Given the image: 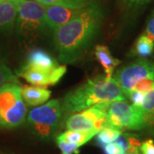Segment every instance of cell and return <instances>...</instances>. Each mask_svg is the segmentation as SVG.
Wrapping results in <instances>:
<instances>
[{
	"instance_id": "obj_1",
	"label": "cell",
	"mask_w": 154,
	"mask_h": 154,
	"mask_svg": "<svg viewBox=\"0 0 154 154\" xmlns=\"http://www.w3.org/2000/svg\"><path fill=\"white\" fill-rule=\"evenodd\" d=\"M102 20V9L99 4L94 2L54 30L58 61L63 63H71L79 59L98 35Z\"/></svg>"
},
{
	"instance_id": "obj_2",
	"label": "cell",
	"mask_w": 154,
	"mask_h": 154,
	"mask_svg": "<svg viewBox=\"0 0 154 154\" xmlns=\"http://www.w3.org/2000/svg\"><path fill=\"white\" fill-rule=\"evenodd\" d=\"M126 97L115 78L97 75L70 91L63 100L64 113H76L95 105L125 100Z\"/></svg>"
},
{
	"instance_id": "obj_3",
	"label": "cell",
	"mask_w": 154,
	"mask_h": 154,
	"mask_svg": "<svg viewBox=\"0 0 154 154\" xmlns=\"http://www.w3.org/2000/svg\"><path fill=\"white\" fill-rule=\"evenodd\" d=\"M15 25L18 34L29 41L50 29L43 5L35 0H18V12Z\"/></svg>"
},
{
	"instance_id": "obj_4",
	"label": "cell",
	"mask_w": 154,
	"mask_h": 154,
	"mask_svg": "<svg viewBox=\"0 0 154 154\" xmlns=\"http://www.w3.org/2000/svg\"><path fill=\"white\" fill-rule=\"evenodd\" d=\"M21 90L15 82L6 83L0 88V128H17L25 121L27 106Z\"/></svg>"
},
{
	"instance_id": "obj_5",
	"label": "cell",
	"mask_w": 154,
	"mask_h": 154,
	"mask_svg": "<svg viewBox=\"0 0 154 154\" xmlns=\"http://www.w3.org/2000/svg\"><path fill=\"white\" fill-rule=\"evenodd\" d=\"M63 113L62 101L52 99L30 110L28 122L38 138L47 140L57 131Z\"/></svg>"
},
{
	"instance_id": "obj_6",
	"label": "cell",
	"mask_w": 154,
	"mask_h": 154,
	"mask_svg": "<svg viewBox=\"0 0 154 154\" xmlns=\"http://www.w3.org/2000/svg\"><path fill=\"white\" fill-rule=\"evenodd\" d=\"M108 125L117 130H140L145 128L140 107L130 105L125 100L107 104Z\"/></svg>"
},
{
	"instance_id": "obj_7",
	"label": "cell",
	"mask_w": 154,
	"mask_h": 154,
	"mask_svg": "<svg viewBox=\"0 0 154 154\" xmlns=\"http://www.w3.org/2000/svg\"><path fill=\"white\" fill-rule=\"evenodd\" d=\"M108 103L95 105L69 116L65 122L68 130L98 131L108 125L106 106Z\"/></svg>"
},
{
	"instance_id": "obj_8",
	"label": "cell",
	"mask_w": 154,
	"mask_h": 154,
	"mask_svg": "<svg viewBox=\"0 0 154 154\" xmlns=\"http://www.w3.org/2000/svg\"><path fill=\"white\" fill-rule=\"evenodd\" d=\"M114 78L120 85L125 97H128L139 81L145 78L154 80L153 64L146 59H140L119 69Z\"/></svg>"
},
{
	"instance_id": "obj_9",
	"label": "cell",
	"mask_w": 154,
	"mask_h": 154,
	"mask_svg": "<svg viewBox=\"0 0 154 154\" xmlns=\"http://www.w3.org/2000/svg\"><path fill=\"white\" fill-rule=\"evenodd\" d=\"M66 71L67 68L64 64H59L52 70H45L24 65L19 75L33 86L46 88L56 85L65 75Z\"/></svg>"
},
{
	"instance_id": "obj_10",
	"label": "cell",
	"mask_w": 154,
	"mask_h": 154,
	"mask_svg": "<svg viewBox=\"0 0 154 154\" xmlns=\"http://www.w3.org/2000/svg\"><path fill=\"white\" fill-rule=\"evenodd\" d=\"M45 20L51 30L54 31L60 26L71 20L83 8H74L57 5H42ZM85 8V7H84Z\"/></svg>"
},
{
	"instance_id": "obj_11",
	"label": "cell",
	"mask_w": 154,
	"mask_h": 154,
	"mask_svg": "<svg viewBox=\"0 0 154 154\" xmlns=\"http://www.w3.org/2000/svg\"><path fill=\"white\" fill-rule=\"evenodd\" d=\"M18 0H4L0 3V32H11L17 21Z\"/></svg>"
},
{
	"instance_id": "obj_12",
	"label": "cell",
	"mask_w": 154,
	"mask_h": 154,
	"mask_svg": "<svg viewBox=\"0 0 154 154\" xmlns=\"http://www.w3.org/2000/svg\"><path fill=\"white\" fill-rule=\"evenodd\" d=\"M59 65L57 61L48 52L40 48L31 50L27 56V63L25 66L33 67L45 70H52Z\"/></svg>"
},
{
	"instance_id": "obj_13",
	"label": "cell",
	"mask_w": 154,
	"mask_h": 154,
	"mask_svg": "<svg viewBox=\"0 0 154 154\" xmlns=\"http://www.w3.org/2000/svg\"><path fill=\"white\" fill-rule=\"evenodd\" d=\"M24 103L29 106H39L45 104L50 99L51 92L46 88L25 85L21 90Z\"/></svg>"
},
{
	"instance_id": "obj_14",
	"label": "cell",
	"mask_w": 154,
	"mask_h": 154,
	"mask_svg": "<svg viewBox=\"0 0 154 154\" xmlns=\"http://www.w3.org/2000/svg\"><path fill=\"white\" fill-rule=\"evenodd\" d=\"M94 54L99 62V63L101 64V66L103 67L105 70V76L111 78L115 68L120 63L121 61L113 57L110 53L109 48L104 45H96Z\"/></svg>"
},
{
	"instance_id": "obj_15",
	"label": "cell",
	"mask_w": 154,
	"mask_h": 154,
	"mask_svg": "<svg viewBox=\"0 0 154 154\" xmlns=\"http://www.w3.org/2000/svg\"><path fill=\"white\" fill-rule=\"evenodd\" d=\"M98 131H73L68 130L62 133L57 137V140H61L68 143L75 144L78 146H82L94 137Z\"/></svg>"
},
{
	"instance_id": "obj_16",
	"label": "cell",
	"mask_w": 154,
	"mask_h": 154,
	"mask_svg": "<svg viewBox=\"0 0 154 154\" xmlns=\"http://www.w3.org/2000/svg\"><path fill=\"white\" fill-rule=\"evenodd\" d=\"M140 108L145 128L154 129V85L148 93L145 94L143 105Z\"/></svg>"
},
{
	"instance_id": "obj_17",
	"label": "cell",
	"mask_w": 154,
	"mask_h": 154,
	"mask_svg": "<svg viewBox=\"0 0 154 154\" xmlns=\"http://www.w3.org/2000/svg\"><path fill=\"white\" fill-rule=\"evenodd\" d=\"M153 50L154 41L143 33L135 41L133 48V55L146 57L153 52Z\"/></svg>"
},
{
	"instance_id": "obj_18",
	"label": "cell",
	"mask_w": 154,
	"mask_h": 154,
	"mask_svg": "<svg viewBox=\"0 0 154 154\" xmlns=\"http://www.w3.org/2000/svg\"><path fill=\"white\" fill-rule=\"evenodd\" d=\"M122 131L117 130L114 128L110 126L105 127L104 128L100 129L97 135V141L100 146L104 147L108 144L115 142L118 138L121 136Z\"/></svg>"
},
{
	"instance_id": "obj_19",
	"label": "cell",
	"mask_w": 154,
	"mask_h": 154,
	"mask_svg": "<svg viewBox=\"0 0 154 154\" xmlns=\"http://www.w3.org/2000/svg\"><path fill=\"white\" fill-rule=\"evenodd\" d=\"M41 5H57L74 8H84L95 2L94 0H35Z\"/></svg>"
},
{
	"instance_id": "obj_20",
	"label": "cell",
	"mask_w": 154,
	"mask_h": 154,
	"mask_svg": "<svg viewBox=\"0 0 154 154\" xmlns=\"http://www.w3.org/2000/svg\"><path fill=\"white\" fill-rule=\"evenodd\" d=\"M9 82H17V78L4 63H0V88Z\"/></svg>"
},
{
	"instance_id": "obj_21",
	"label": "cell",
	"mask_w": 154,
	"mask_h": 154,
	"mask_svg": "<svg viewBox=\"0 0 154 154\" xmlns=\"http://www.w3.org/2000/svg\"><path fill=\"white\" fill-rule=\"evenodd\" d=\"M154 85V80L153 79H151V78H145V79H142L140 81H139L134 88V90L137 91V92H140L141 94H146V93H148L149 91L152 88Z\"/></svg>"
},
{
	"instance_id": "obj_22",
	"label": "cell",
	"mask_w": 154,
	"mask_h": 154,
	"mask_svg": "<svg viewBox=\"0 0 154 154\" xmlns=\"http://www.w3.org/2000/svg\"><path fill=\"white\" fill-rule=\"evenodd\" d=\"M57 145L60 149L62 154H79L80 153V146L77 145L68 143L61 140H57Z\"/></svg>"
},
{
	"instance_id": "obj_23",
	"label": "cell",
	"mask_w": 154,
	"mask_h": 154,
	"mask_svg": "<svg viewBox=\"0 0 154 154\" xmlns=\"http://www.w3.org/2000/svg\"><path fill=\"white\" fill-rule=\"evenodd\" d=\"M105 154H126L125 149L117 141L108 144L103 147Z\"/></svg>"
},
{
	"instance_id": "obj_24",
	"label": "cell",
	"mask_w": 154,
	"mask_h": 154,
	"mask_svg": "<svg viewBox=\"0 0 154 154\" xmlns=\"http://www.w3.org/2000/svg\"><path fill=\"white\" fill-rule=\"evenodd\" d=\"M127 98H128L131 100L132 105L138 106V107H141V105H143L144 99H145V94L137 92L135 90H133L128 94Z\"/></svg>"
},
{
	"instance_id": "obj_25",
	"label": "cell",
	"mask_w": 154,
	"mask_h": 154,
	"mask_svg": "<svg viewBox=\"0 0 154 154\" xmlns=\"http://www.w3.org/2000/svg\"><path fill=\"white\" fill-rule=\"evenodd\" d=\"M144 34H146L147 37L154 41V11H152V13L151 14V16L147 20Z\"/></svg>"
},
{
	"instance_id": "obj_26",
	"label": "cell",
	"mask_w": 154,
	"mask_h": 154,
	"mask_svg": "<svg viewBox=\"0 0 154 154\" xmlns=\"http://www.w3.org/2000/svg\"><path fill=\"white\" fill-rule=\"evenodd\" d=\"M140 151L141 154H154V141L149 139L140 145Z\"/></svg>"
},
{
	"instance_id": "obj_27",
	"label": "cell",
	"mask_w": 154,
	"mask_h": 154,
	"mask_svg": "<svg viewBox=\"0 0 154 154\" xmlns=\"http://www.w3.org/2000/svg\"><path fill=\"white\" fill-rule=\"evenodd\" d=\"M124 1H126L128 4L131 5H142L148 3L151 0H124Z\"/></svg>"
},
{
	"instance_id": "obj_28",
	"label": "cell",
	"mask_w": 154,
	"mask_h": 154,
	"mask_svg": "<svg viewBox=\"0 0 154 154\" xmlns=\"http://www.w3.org/2000/svg\"><path fill=\"white\" fill-rule=\"evenodd\" d=\"M128 154H141L140 152H139V153H128Z\"/></svg>"
},
{
	"instance_id": "obj_29",
	"label": "cell",
	"mask_w": 154,
	"mask_h": 154,
	"mask_svg": "<svg viewBox=\"0 0 154 154\" xmlns=\"http://www.w3.org/2000/svg\"><path fill=\"white\" fill-rule=\"evenodd\" d=\"M3 1H4V0H0V3H1V2H3Z\"/></svg>"
},
{
	"instance_id": "obj_30",
	"label": "cell",
	"mask_w": 154,
	"mask_h": 154,
	"mask_svg": "<svg viewBox=\"0 0 154 154\" xmlns=\"http://www.w3.org/2000/svg\"><path fill=\"white\" fill-rule=\"evenodd\" d=\"M153 69H154V64H153Z\"/></svg>"
}]
</instances>
